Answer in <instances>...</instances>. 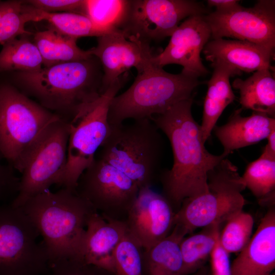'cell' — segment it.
<instances>
[{
    "label": "cell",
    "instance_id": "obj_23",
    "mask_svg": "<svg viewBox=\"0 0 275 275\" xmlns=\"http://www.w3.org/2000/svg\"><path fill=\"white\" fill-rule=\"evenodd\" d=\"M270 69L255 72L246 79H236L232 87L239 91L241 109L274 117L275 80Z\"/></svg>",
    "mask_w": 275,
    "mask_h": 275
},
{
    "label": "cell",
    "instance_id": "obj_39",
    "mask_svg": "<svg viewBox=\"0 0 275 275\" xmlns=\"http://www.w3.org/2000/svg\"><path fill=\"white\" fill-rule=\"evenodd\" d=\"M188 275H212L210 265L206 264L196 272Z\"/></svg>",
    "mask_w": 275,
    "mask_h": 275
},
{
    "label": "cell",
    "instance_id": "obj_27",
    "mask_svg": "<svg viewBox=\"0 0 275 275\" xmlns=\"http://www.w3.org/2000/svg\"><path fill=\"white\" fill-rule=\"evenodd\" d=\"M26 5L31 21H46L66 36L78 39L82 37H99L109 33L97 28L86 15L73 13H46Z\"/></svg>",
    "mask_w": 275,
    "mask_h": 275
},
{
    "label": "cell",
    "instance_id": "obj_8",
    "mask_svg": "<svg viewBox=\"0 0 275 275\" xmlns=\"http://www.w3.org/2000/svg\"><path fill=\"white\" fill-rule=\"evenodd\" d=\"M126 79L127 75L121 76L70 122L67 162L58 185L75 190L79 178L91 164L110 133L107 118L109 104Z\"/></svg>",
    "mask_w": 275,
    "mask_h": 275
},
{
    "label": "cell",
    "instance_id": "obj_17",
    "mask_svg": "<svg viewBox=\"0 0 275 275\" xmlns=\"http://www.w3.org/2000/svg\"><path fill=\"white\" fill-rule=\"evenodd\" d=\"M275 268V210L269 208L246 246L230 264L231 275H270Z\"/></svg>",
    "mask_w": 275,
    "mask_h": 275
},
{
    "label": "cell",
    "instance_id": "obj_16",
    "mask_svg": "<svg viewBox=\"0 0 275 275\" xmlns=\"http://www.w3.org/2000/svg\"><path fill=\"white\" fill-rule=\"evenodd\" d=\"M90 49L102 67L101 94L129 69L142 70L152 55L149 44L128 40L121 31L98 37L96 46Z\"/></svg>",
    "mask_w": 275,
    "mask_h": 275
},
{
    "label": "cell",
    "instance_id": "obj_32",
    "mask_svg": "<svg viewBox=\"0 0 275 275\" xmlns=\"http://www.w3.org/2000/svg\"><path fill=\"white\" fill-rule=\"evenodd\" d=\"M143 248L128 231L114 253L115 275H143Z\"/></svg>",
    "mask_w": 275,
    "mask_h": 275
},
{
    "label": "cell",
    "instance_id": "obj_20",
    "mask_svg": "<svg viewBox=\"0 0 275 275\" xmlns=\"http://www.w3.org/2000/svg\"><path fill=\"white\" fill-rule=\"evenodd\" d=\"M242 109L235 111L228 122L221 126H215L214 134L227 156L232 151L255 144L266 139L275 129L274 117L253 112L250 116H241Z\"/></svg>",
    "mask_w": 275,
    "mask_h": 275
},
{
    "label": "cell",
    "instance_id": "obj_14",
    "mask_svg": "<svg viewBox=\"0 0 275 275\" xmlns=\"http://www.w3.org/2000/svg\"><path fill=\"white\" fill-rule=\"evenodd\" d=\"M205 14L187 18L175 30L165 49L151 58L155 64L163 68L169 64L182 66V72L199 78L208 73L203 65L201 52L211 38V31Z\"/></svg>",
    "mask_w": 275,
    "mask_h": 275
},
{
    "label": "cell",
    "instance_id": "obj_12",
    "mask_svg": "<svg viewBox=\"0 0 275 275\" xmlns=\"http://www.w3.org/2000/svg\"><path fill=\"white\" fill-rule=\"evenodd\" d=\"M207 12L195 1L130 0L120 31L128 40L149 44L171 36L185 18Z\"/></svg>",
    "mask_w": 275,
    "mask_h": 275
},
{
    "label": "cell",
    "instance_id": "obj_24",
    "mask_svg": "<svg viewBox=\"0 0 275 275\" xmlns=\"http://www.w3.org/2000/svg\"><path fill=\"white\" fill-rule=\"evenodd\" d=\"M77 39L66 36L51 26L36 33L34 43L43 61V66L48 67L70 62L87 60L93 55L91 49L84 50L77 45Z\"/></svg>",
    "mask_w": 275,
    "mask_h": 275
},
{
    "label": "cell",
    "instance_id": "obj_6",
    "mask_svg": "<svg viewBox=\"0 0 275 275\" xmlns=\"http://www.w3.org/2000/svg\"><path fill=\"white\" fill-rule=\"evenodd\" d=\"M62 118L15 86L0 83V153L21 173L47 127Z\"/></svg>",
    "mask_w": 275,
    "mask_h": 275
},
{
    "label": "cell",
    "instance_id": "obj_15",
    "mask_svg": "<svg viewBox=\"0 0 275 275\" xmlns=\"http://www.w3.org/2000/svg\"><path fill=\"white\" fill-rule=\"evenodd\" d=\"M175 214L164 195L151 187H143L140 189L125 223L129 233L146 250L170 234Z\"/></svg>",
    "mask_w": 275,
    "mask_h": 275
},
{
    "label": "cell",
    "instance_id": "obj_11",
    "mask_svg": "<svg viewBox=\"0 0 275 275\" xmlns=\"http://www.w3.org/2000/svg\"><path fill=\"white\" fill-rule=\"evenodd\" d=\"M139 190L124 173L96 156L79 178L75 189L104 218L123 222Z\"/></svg>",
    "mask_w": 275,
    "mask_h": 275
},
{
    "label": "cell",
    "instance_id": "obj_9",
    "mask_svg": "<svg viewBox=\"0 0 275 275\" xmlns=\"http://www.w3.org/2000/svg\"><path fill=\"white\" fill-rule=\"evenodd\" d=\"M35 225L20 207L0 205V275H44L49 260Z\"/></svg>",
    "mask_w": 275,
    "mask_h": 275
},
{
    "label": "cell",
    "instance_id": "obj_13",
    "mask_svg": "<svg viewBox=\"0 0 275 275\" xmlns=\"http://www.w3.org/2000/svg\"><path fill=\"white\" fill-rule=\"evenodd\" d=\"M212 39L230 37L272 50L275 46V1H258L253 7L204 15Z\"/></svg>",
    "mask_w": 275,
    "mask_h": 275
},
{
    "label": "cell",
    "instance_id": "obj_29",
    "mask_svg": "<svg viewBox=\"0 0 275 275\" xmlns=\"http://www.w3.org/2000/svg\"><path fill=\"white\" fill-rule=\"evenodd\" d=\"M130 0H85L86 15L107 33L121 31Z\"/></svg>",
    "mask_w": 275,
    "mask_h": 275
},
{
    "label": "cell",
    "instance_id": "obj_36",
    "mask_svg": "<svg viewBox=\"0 0 275 275\" xmlns=\"http://www.w3.org/2000/svg\"><path fill=\"white\" fill-rule=\"evenodd\" d=\"M210 261V267L212 275H231L229 254L217 242Z\"/></svg>",
    "mask_w": 275,
    "mask_h": 275
},
{
    "label": "cell",
    "instance_id": "obj_10",
    "mask_svg": "<svg viewBox=\"0 0 275 275\" xmlns=\"http://www.w3.org/2000/svg\"><path fill=\"white\" fill-rule=\"evenodd\" d=\"M70 122L61 118L45 129L21 173L18 193L10 203L16 207L58 183L66 166Z\"/></svg>",
    "mask_w": 275,
    "mask_h": 275
},
{
    "label": "cell",
    "instance_id": "obj_3",
    "mask_svg": "<svg viewBox=\"0 0 275 275\" xmlns=\"http://www.w3.org/2000/svg\"><path fill=\"white\" fill-rule=\"evenodd\" d=\"M19 207L38 229L50 264L78 259L88 222L96 211L76 190L48 189Z\"/></svg>",
    "mask_w": 275,
    "mask_h": 275
},
{
    "label": "cell",
    "instance_id": "obj_30",
    "mask_svg": "<svg viewBox=\"0 0 275 275\" xmlns=\"http://www.w3.org/2000/svg\"><path fill=\"white\" fill-rule=\"evenodd\" d=\"M225 224L219 234L220 245L229 254L240 252L252 237L253 216L242 210L233 215Z\"/></svg>",
    "mask_w": 275,
    "mask_h": 275
},
{
    "label": "cell",
    "instance_id": "obj_4",
    "mask_svg": "<svg viewBox=\"0 0 275 275\" xmlns=\"http://www.w3.org/2000/svg\"><path fill=\"white\" fill-rule=\"evenodd\" d=\"M146 61L131 86L111 100L108 111L111 126L128 119H150L175 104L193 97L200 82L198 78L183 72L172 74L151 61Z\"/></svg>",
    "mask_w": 275,
    "mask_h": 275
},
{
    "label": "cell",
    "instance_id": "obj_33",
    "mask_svg": "<svg viewBox=\"0 0 275 275\" xmlns=\"http://www.w3.org/2000/svg\"><path fill=\"white\" fill-rule=\"evenodd\" d=\"M44 275H115L103 268L76 259H66L51 263Z\"/></svg>",
    "mask_w": 275,
    "mask_h": 275
},
{
    "label": "cell",
    "instance_id": "obj_28",
    "mask_svg": "<svg viewBox=\"0 0 275 275\" xmlns=\"http://www.w3.org/2000/svg\"><path fill=\"white\" fill-rule=\"evenodd\" d=\"M43 67L38 49L26 38L17 37L3 45L0 51V72L33 71Z\"/></svg>",
    "mask_w": 275,
    "mask_h": 275
},
{
    "label": "cell",
    "instance_id": "obj_26",
    "mask_svg": "<svg viewBox=\"0 0 275 275\" xmlns=\"http://www.w3.org/2000/svg\"><path fill=\"white\" fill-rule=\"evenodd\" d=\"M246 188L263 205L273 206L275 193V157L262 152L250 162L241 176Z\"/></svg>",
    "mask_w": 275,
    "mask_h": 275
},
{
    "label": "cell",
    "instance_id": "obj_5",
    "mask_svg": "<svg viewBox=\"0 0 275 275\" xmlns=\"http://www.w3.org/2000/svg\"><path fill=\"white\" fill-rule=\"evenodd\" d=\"M159 130L147 118L111 126L98 157L124 173L140 189L151 187L158 174L163 151Z\"/></svg>",
    "mask_w": 275,
    "mask_h": 275
},
{
    "label": "cell",
    "instance_id": "obj_2",
    "mask_svg": "<svg viewBox=\"0 0 275 275\" xmlns=\"http://www.w3.org/2000/svg\"><path fill=\"white\" fill-rule=\"evenodd\" d=\"M15 77L24 94L69 122L101 95L103 71L94 56L36 71L18 72Z\"/></svg>",
    "mask_w": 275,
    "mask_h": 275
},
{
    "label": "cell",
    "instance_id": "obj_7",
    "mask_svg": "<svg viewBox=\"0 0 275 275\" xmlns=\"http://www.w3.org/2000/svg\"><path fill=\"white\" fill-rule=\"evenodd\" d=\"M246 188L237 167L227 157L207 176V190L185 199L175 212L174 226L178 225L187 234L199 228L221 226L236 213L243 210L245 200L242 192Z\"/></svg>",
    "mask_w": 275,
    "mask_h": 275
},
{
    "label": "cell",
    "instance_id": "obj_35",
    "mask_svg": "<svg viewBox=\"0 0 275 275\" xmlns=\"http://www.w3.org/2000/svg\"><path fill=\"white\" fill-rule=\"evenodd\" d=\"M15 171L0 153V205L10 200L11 202L18 193L19 178Z\"/></svg>",
    "mask_w": 275,
    "mask_h": 275
},
{
    "label": "cell",
    "instance_id": "obj_34",
    "mask_svg": "<svg viewBox=\"0 0 275 275\" xmlns=\"http://www.w3.org/2000/svg\"><path fill=\"white\" fill-rule=\"evenodd\" d=\"M32 7L49 13H73L86 15L85 0H29Z\"/></svg>",
    "mask_w": 275,
    "mask_h": 275
},
{
    "label": "cell",
    "instance_id": "obj_22",
    "mask_svg": "<svg viewBox=\"0 0 275 275\" xmlns=\"http://www.w3.org/2000/svg\"><path fill=\"white\" fill-rule=\"evenodd\" d=\"M187 235L174 225L170 234L143 253V275H182L183 260L180 244Z\"/></svg>",
    "mask_w": 275,
    "mask_h": 275
},
{
    "label": "cell",
    "instance_id": "obj_1",
    "mask_svg": "<svg viewBox=\"0 0 275 275\" xmlns=\"http://www.w3.org/2000/svg\"><path fill=\"white\" fill-rule=\"evenodd\" d=\"M193 101V97L182 100L150 119L167 136L172 148L173 166L160 174V180L162 195L175 212L185 199L207 191L209 172L228 156L206 149L201 126L192 115Z\"/></svg>",
    "mask_w": 275,
    "mask_h": 275
},
{
    "label": "cell",
    "instance_id": "obj_21",
    "mask_svg": "<svg viewBox=\"0 0 275 275\" xmlns=\"http://www.w3.org/2000/svg\"><path fill=\"white\" fill-rule=\"evenodd\" d=\"M212 76L204 101L202 123L200 125L204 142L210 138L212 131L226 107L235 99L230 78L241 72L221 62L212 63Z\"/></svg>",
    "mask_w": 275,
    "mask_h": 275
},
{
    "label": "cell",
    "instance_id": "obj_37",
    "mask_svg": "<svg viewBox=\"0 0 275 275\" xmlns=\"http://www.w3.org/2000/svg\"><path fill=\"white\" fill-rule=\"evenodd\" d=\"M239 1L236 0H208L207 1L208 7L215 8V11L226 12L239 7Z\"/></svg>",
    "mask_w": 275,
    "mask_h": 275
},
{
    "label": "cell",
    "instance_id": "obj_31",
    "mask_svg": "<svg viewBox=\"0 0 275 275\" xmlns=\"http://www.w3.org/2000/svg\"><path fill=\"white\" fill-rule=\"evenodd\" d=\"M30 21L23 1H0V44L28 35L25 24Z\"/></svg>",
    "mask_w": 275,
    "mask_h": 275
},
{
    "label": "cell",
    "instance_id": "obj_38",
    "mask_svg": "<svg viewBox=\"0 0 275 275\" xmlns=\"http://www.w3.org/2000/svg\"><path fill=\"white\" fill-rule=\"evenodd\" d=\"M266 139L267 143L264 147L263 151L275 157V129L270 132Z\"/></svg>",
    "mask_w": 275,
    "mask_h": 275
},
{
    "label": "cell",
    "instance_id": "obj_40",
    "mask_svg": "<svg viewBox=\"0 0 275 275\" xmlns=\"http://www.w3.org/2000/svg\"><path fill=\"white\" fill-rule=\"evenodd\" d=\"M270 275H275V273L274 272H273L272 273H271V274Z\"/></svg>",
    "mask_w": 275,
    "mask_h": 275
},
{
    "label": "cell",
    "instance_id": "obj_25",
    "mask_svg": "<svg viewBox=\"0 0 275 275\" xmlns=\"http://www.w3.org/2000/svg\"><path fill=\"white\" fill-rule=\"evenodd\" d=\"M221 227L216 225L208 226L182 239L180 244L183 260L182 275L191 274L207 264L216 245Z\"/></svg>",
    "mask_w": 275,
    "mask_h": 275
},
{
    "label": "cell",
    "instance_id": "obj_19",
    "mask_svg": "<svg viewBox=\"0 0 275 275\" xmlns=\"http://www.w3.org/2000/svg\"><path fill=\"white\" fill-rule=\"evenodd\" d=\"M203 52L206 60L224 63L240 72L265 69L273 70L270 62L274 50L250 42L212 39L206 43Z\"/></svg>",
    "mask_w": 275,
    "mask_h": 275
},
{
    "label": "cell",
    "instance_id": "obj_18",
    "mask_svg": "<svg viewBox=\"0 0 275 275\" xmlns=\"http://www.w3.org/2000/svg\"><path fill=\"white\" fill-rule=\"evenodd\" d=\"M127 232L125 222L106 219L98 212H94L88 222L77 260L114 273V253Z\"/></svg>",
    "mask_w": 275,
    "mask_h": 275
}]
</instances>
